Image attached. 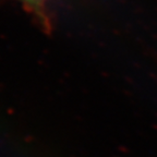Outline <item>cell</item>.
<instances>
[{
  "label": "cell",
  "mask_w": 157,
  "mask_h": 157,
  "mask_svg": "<svg viewBox=\"0 0 157 157\" xmlns=\"http://www.w3.org/2000/svg\"><path fill=\"white\" fill-rule=\"evenodd\" d=\"M22 3V6L33 14L45 29H50V17L48 14V0H17Z\"/></svg>",
  "instance_id": "obj_1"
}]
</instances>
